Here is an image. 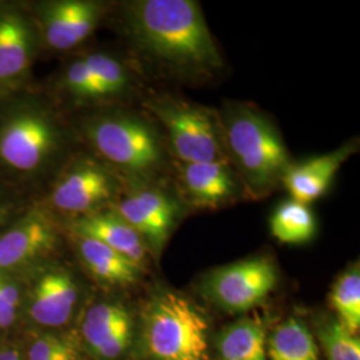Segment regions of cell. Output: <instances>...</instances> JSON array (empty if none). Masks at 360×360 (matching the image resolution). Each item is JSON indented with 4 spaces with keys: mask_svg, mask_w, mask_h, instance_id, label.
Returning a JSON list of instances; mask_svg holds the SVG:
<instances>
[{
    "mask_svg": "<svg viewBox=\"0 0 360 360\" xmlns=\"http://www.w3.org/2000/svg\"><path fill=\"white\" fill-rule=\"evenodd\" d=\"M124 20L136 50L168 74L206 77L223 67L205 15L193 0L131 1Z\"/></svg>",
    "mask_w": 360,
    "mask_h": 360,
    "instance_id": "obj_1",
    "label": "cell"
},
{
    "mask_svg": "<svg viewBox=\"0 0 360 360\" xmlns=\"http://www.w3.org/2000/svg\"><path fill=\"white\" fill-rule=\"evenodd\" d=\"M217 115L229 163L245 195L272 193L292 165L281 132L250 104L226 103Z\"/></svg>",
    "mask_w": 360,
    "mask_h": 360,
    "instance_id": "obj_2",
    "label": "cell"
},
{
    "mask_svg": "<svg viewBox=\"0 0 360 360\" xmlns=\"http://www.w3.org/2000/svg\"><path fill=\"white\" fill-rule=\"evenodd\" d=\"M84 131L96 153L136 183L155 184L167 168L163 138L142 116L129 112L95 116Z\"/></svg>",
    "mask_w": 360,
    "mask_h": 360,
    "instance_id": "obj_3",
    "label": "cell"
},
{
    "mask_svg": "<svg viewBox=\"0 0 360 360\" xmlns=\"http://www.w3.org/2000/svg\"><path fill=\"white\" fill-rule=\"evenodd\" d=\"M146 104L175 162L230 165L215 111L171 95H156Z\"/></svg>",
    "mask_w": 360,
    "mask_h": 360,
    "instance_id": "obj_4",
    "label": "cell"
},
{
    "mask_svg": "<svg viewBox=\"0 0 360 360\" xmlns=\"http://www.w3.org/2000/svg\"><path fill=\"white\" fill-rule=\"evenodd\" d=\"M208 323L184 296L160 292L144 314V342L155 360H208Z\"/></svg>",
    "mask_w": 360,
    "mask_h": 360,
    "instance_id": "obj_5",
    "label": "cell"
},
{
    "mask_svg": "<svg viewBox=\"0 0 360 360\" xmlns=\"http://www.w3.org/2000/svg\"><path fill=\"white\" fill-rule=\"evenodd\" d=\"M60 146V129L49 112L23 107L0 123V163L30 174L44 167Z\"/></svg>",
    "mask_w": 360,
    "mask_h": 360,
    "instance_id": "obj_6",
    "label": "cell"
},
{
    "mask_svg": "<svg viewBox=\"0 0 360 360\" xmlns=\"http://www.w3.org/2000/svg\"><path fill=\"white\" fill-rule=\"evenodd\" d=\"M276 282V269L269 257H250L214 271L206 292L221 309L243 312L262 303Z\"/></svg>",
    "mask_w": 360,
    "mask_h": 360,
    "instance_id": "obj_7",
    "label": "cell"
},
{
    "mask_svg": "<svg viewBox=\"0 0 360 360\" xmlns=\"http://www.w3.org/2000/svg\"><path fill=\"white\" fill-rule=\"evenodd\" d=\"M112 211L142 236L150 252H159L179 219L180 206L158 186L136 183L116 202Z\"/></svg>",
    "mask_w": 360,
    "mask_h": 360,
    "instance_id": "obj_8",
    "label": "cell"
},
{
    "mask_svg": "<svg viewBox=\"0 0 360 360\" xmlns=\"http://www.w3.org/2000/svg\"><path fill=\"white\" fill-rule=\"evenodd\" d=\"M117 193L115 176L91 159H80L65 169L51 193L56 210L84 217L110 203Z\"/></svg>",
    "mask_w": 360,
    "mask_h": 360,
    "instance_id": "obj_9",
    "label": "cell"
},
{
    "mask_svg": "<svg viewBox=\"0 0 360 360\" xmlns=\"http://www.w3.org/2000/svg\"><path fill=\"white\" fill-rule=\"evenodd\" d=\"M175 163L180 195L193 208L218 210L245 195L227 163Z\"/></svg>",
    "mask_w": 360,
    "mask_h": 360,
    "instance_id": "obj_10",
    "label": "cell"
},
{
    "mask_svg": "<svg viewBox=\"0 0 360 360\" xmlns=\"http://www.w3.org/2000/svg\"><path fill=\"white\" fill-rule=\"evenodd\" d=\"M103 15L101 3L90 0H60L44 4L43 35L55 51H68L90 37Z\"/></svg>",
    "mask_w": 360,
    "mask_h": 360,
    "instance_id": "obj_11",
    "label": "cell"
},
{
    "mask_svg": "<svg viewBox=\"0 0 360 360\" xmlns=\"http://www.w3.org/2000/svg\"><path fill=\"white\" fill-rule=\"evenodd\" d=\"M55 243L56 230L51 219L31 210L0 235V271L25 266L51 251Z\"/></svg>",
    "mask_w": 360,
    "mask_h": 360,
    "instance_id": "obj_12",
    "label": "cell"
},
{
    "mask_svg": "<svg viewBox=\"0 0 360 360\" xmlns=\"http://www.w3.org/2000/svg\"><path fill=\"white\" fill-rule=\"evenodd\" d=\"M82 334L98 356L116 359L127 349L131 342V315L123 306L116 303L95 304L86 314Z\"/></svg>",
    "mask_w": 360,
    "mask_h": 360,
    "instance_id": "obj_13",
    "label": "cell"
},
{
    "mask_svg": "<svg viewBox=\"0 0 360 360\" xmlns=\"http://www.w3.org/2000/svg\"><path fill=\"white\" fill-rule=\"evenodd\" d=\"M77 297V283L68 272L49 271L35 284L30 303V315L41 326H63L70 321Z\"/></svg>",
    "mask_w": 360,
    "mask_h": 360,
    "instance_id": "obj_14",
    "label": "cell"
},
{
    "mask_svg": "<svg viewBox=\"0 0 360 360\" xmlns=\"http://www.w3.org/2000/svg\"><path fill=\"white\" fill-rule=\"evenodd\" d=\"M352 154L346 146L331 154L311 158L299 165H291L284 174L282 184L292 200L307 205L322 198L330 188L339 167Z\"/></svg>",
    "mask_w": 360,
    "mask_h": 360,
    "instance_id": "obj_15",
    "label": "cell"
},
{
    "mask_svg": "<svg viewBox=\"0 0 360 360\" xmlns=\"http://www.w3.org/2000/svg\"><path fill=\"white\" fill-rule=\"evenodd\" d=\"M74 231L102 242L142 269L150 252L142 236L114 211H96L80 217L74 224Z\"/></svg>",
    "mask_w": 360,
    "mask_h": 360,
    "instance_id": "obj_16",
    "label": "cell"
},
{
    "mask_svg": "<svg viewBox=\"0 0 360 360\" xmlns=\"http://www.w3.org/2000/svg\"><path fill=\"white\" fill-rule=\"evenodd\" d=\"M34 32L20 13H0V84L25 77L32 60Z\"/></svg>",
    "mask_w": 360,
    "mask_h": 360,
    "instance_id": "obj_17",
    "label": "cell"
},
{
    "mask_svg": "<svg viewBox=\"0 0 360 360\" xmlns=\"http://www.w3.org/2000/svg\"><path fill=\"white\" fill-rule=\"evenodd\" d=\"M77 247L86 267L96 279L105 283H135L142 272L141 266L91 236L77 235Z\"/></svg>",
    "mask_w": 360,
    "mask_h": 360,
    "instance_id": "obj_18",
    "label": "cell"
},
{
    "mask_svg": "<svg viewBox=\"0 0 360 360\" xmlns=\"http://www.w3.org/2000/svg\"><path fill=\"white\" fill-rule=\"evenodd\" d=\"M221 360H269L264 326L257 319H243L226 328L218 339Z\"/></svg>",
    "mask_w": 360,
    "mask_h": 360,
    "instance_id": "obj_19",
    "label": "cell"
},
{
    "mask_svg": "<svg viewBox=\"0 0 360 360\" xmlns=\"http://www.w3.org/2000/svg\"><path fill=\"white\" fill-rule=\"evenodd\" d=\"M267 356L270 360H319V347L309 328L291 318L271 335Z\"/></svg>",
    "mask_w": 360,
    "mask_h": 360,
    "instance_id": "obj_20",
    "label": "cell"
},
{
    "mask_svg": "<svg viewBox=\"0 0 360 360\" xmlns=\"http://www.w3.org/2000/svg\"><path fill=\"white\" fill-rule=\"evenodd\" d=\"M271 233L285 245H303L316 232V220L307 205L285 200L276 207L270 219Z\"/></svg>",
    "mask_w": 360,
    "mask_h": 360,
    "instance_id": "obj_21",
    "label": "cell"
},
{
    "mask_svg": "<svg viewBox=\"0 0 360 360\" xmlns=\"http://www.w3.org/2000/svg\"><path fill=\"white\" fill-rule=\"evenodd\" d=\"M330 302L338 315V322L351 334L360 330V272L358 266L342 274L335 282Z\"/></svg>",
    "mask_w": 360,
    "mask_h": 360,
    "instance_id": "obj_22",
    "label": "cell"
},
{
    "mask_svg": "<svg viewBox=\"0 0 360 360\" xmlns=\"http://www.w3.org/2000/svg\"><path fill=\"white\" fill-rule=\"evenodd\" d=\"M84 60L95 79L101 98L116 96L129 89L131 82L129 71L114 56L103 52H94L84 56Z\"/></svg>",
    "mask_w": 360,
    "mask_h": 360,
    "instance_id": "obj_23",
    "label": "cell"
},
{
    "mask_svg": "<svg viewBox=\"0 0 360 360\" xmlns=\"http://www.w3.org/2000/svg\"><path fill=\"white\" fill-rule=\"evenodd\" d=\"M321 340L328 360H360V339L338 321L324 326Z\"/></svg>",
    "mask_w": 360,
    "mask_h": 360,
    "instance_id": "obj_24",
    "label": "cell"
},
{
    "mask_svg": "<svg viewBox=\"0 0 360 360\" xmlns=\"http://www.w3.org/2000/svg\"><path fill=\"white\" fill-rule=\"evenodd\" d=\"M65 89L70 95L80 101L101 99L95 79L84 58L74 60L65 70L63 77Z\"/></svg>",
    "mask_w": 360,
    "mask_h": 360,
    "instance_id": "obj_25",
    "label": "cell"
},
{
    "mask_svg": "<svg viewBox=\"0 0 360 360\" xmlns=\"http://www.w3.org/2000/svg\"><path fill=\"white\" fill-rule=\"evenodd\" d=\"M28 360H77V346L65 338L43 336L30 348Z\"/></svg>",
    "mask_w": 360,
    "mask_h": 360,
    "instance_id": "obj_26",
    "label": "cell"
},
{
    "mask_svg": "<svg viewBox=\"0 0 360 360\" xmlns=\"http://www.w3.org/2000/svg\"><path fill=\"white\" fill-rule=\"evenodd\" d=\"M20 303V291L8 276L0 274V328L13 324Z\"/></svg>",
    "mask_w": 360,
    "mask_h": 360,
    "instance_id": "obj_27",
    "label": "cell"
},
{
    "mask_svg": "<svg viewBox=\"0 0 360 360\" xmlns=\"http://www.w3.org/2000/svg\"><path fill=\"white\" fill-rule=\"evenodd\" d=\"M13 206L11 200L7 198V195L0 191V229L4 226V223L10 218V214L13 212Z\"/></svg>",
    "mask_w": 360,
    "mask_h": 360,
    "instance_id": "obj_28",
    "label": "cell"
},
{
    "mask_svg": "<svg viewBox=\"0 0 360 360\" xmlns=\"http://www.w3.org/2000/svg\"><path fill=\"white\" fill-rule=\"evenodd\" d=\"M0 360H22V358L18 351L7 349V351H0Z\"/></svg>",
    "mask_w": 360,
    "mask_h": 360,
    "instance_id": "obj_29",
    "label": "cell"
}]
</instances>
